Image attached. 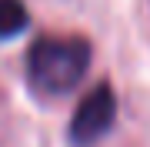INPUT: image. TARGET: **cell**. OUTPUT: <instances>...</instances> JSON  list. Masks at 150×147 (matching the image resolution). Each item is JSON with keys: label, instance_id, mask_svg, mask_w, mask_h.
Returning <instances> with one entry per match:
<instances>
[{"label": "cell", "instance_id": "3957f363", "mask_svg": "<svg viewBox=\"0 0 150 147\" xmlns=\"http://www.w3.org/2000/svg\"><path fill=\"white\" fill-rule=\"evenodd\" d=\"M27 23H30V13H27L23 0H0V40L23 33Z\"/></svg>", "mask_w": 150, "mask_h": 147}, {"label": "cell", "instance_id": "7a4b0ae2", "mask_svg": "<svg viewBox=\"0 0 150 147\" xmlns=\"http://www.w3.org/2000/svg\"><path fill=\"white\" fill-rule=\"evenodd\" d=\"M113 120H117L113 87L110 84H97V87L77 104L74 117H70V127H67V137H70V144H77V147H90L93 141H100V137L113 127Z\"/></svg>", "mask_w": 150, "mask_h": 147}, {"label": "cell", "instance_id": "6da1fadb", "mask_svg": "<svg viewBox=\"0 0 150 147\" xmlns=\"http://www.w3.org/2000/svg\"><path fill=\"white\" fill-rule=\"evenodd\" d=\"M93 60L90 40L77 37H40L27 50V80L40 94H70L87 77Z\"/></svg>", "mask_w": 150, "mask_h": 147}]
</instances>
